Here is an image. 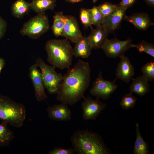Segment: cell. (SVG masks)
<instances>
[{"label": "cell", "mask_w": 154, "mask_h": 154, "mask_svg": "<svg viewBox=\"0 0 154 154\" xmlns=\"http://www.w3.org/2000/svg\"><path fill=\"white\" fill-rule=\"evenodd\" d=\"M57 94V100L72 105L83 98L91 80V69L88 63L80 59L68 69Z\"/></svg>", "instance_id": "6da1fadb"}, {"label": "cell", "mask_w": 154, "mask_h": 154, "mask_svg": "<svg viewBox=\"0 0 154 154\" xmlns=\"http://www.w3.org/2000/svg\"><path fill=\"white\" fill-rule=\"evenodd\" d=\"M70 141L75 152L78 154H110L112 151L102 137L88 130H79L71 136Z\"/></svg>", "instance_id": "7a4b0ae2"}, {"label": "cell", "mask_w": 154, "mask_h": 154, "mask_svg": "<svg viewBox=\"0 0 154 154\" xmlns=\"http://www.w3.org/2000/svg\"><path fill=\"white\" fill-rule=\"evenodd\" d=\"M47 61L55 68L70 69L73 56L72 48L67 39H51L45 45Z\"/></svg>", "instance_id": "3957f363"}, {"label": "cell", "mask_w": 154, "mask_h": 154, "mask_svg": "<svg viewBox=\"0 0 154 154\" xmlns=\"http://www.w3.org/2000/svg\"><path fill=\"white\" fill-rule=\"evenodd\" d=\"M26 117V110L22 104L17 103L0 94V119L12 126H23Z\"/></svg>", "instance_id": "277c9868"}, {"label": "cell", "mask_w": 154, "mask_h": 154, "mask_svg": "<svg viewBox=\"0 0 154 154\" xmlns=\"http://www.w3.org/2000/svg\"><path fill=\"white\" fill-rule=\"evenodd\" d=\"M36 63L40 69L45 89L51 94H57L60 88L63 76L56 71L54 66L46 64L40 58L37 60Z\"/></svg>", "instance_id": "5b68a950"}, {"label": "cell", "mask_w": 154, "mask_h": 154, "mask_svg": "<svg viewBox=\"0 0 154 154\" xmlns=\"http://www.w3.org/2000/svg\"><path fill=\"white\" fill-rule=\"evenodd\" d=\"M50 25L48 17L44 13H38L25 23L20 32L23 36L36 39L47 32Z\"/></svg>", "instance_id": "8992f818"}, {"label": "cell", "mask_w": 154, "mask_h": 154, "mask_svg": "<svg viewBox=\"0 0 154 154\" xmlns=\"http://www.w3.org/2000/svg\"><path fill=\"white\" fill-rule=\"evenodd\" d=\"M117 79L116 78L113 81L106 80L103 78L100 71L93 83L90 90V94L98 99L99 98L105 100L108 99L117 87L115 83Z\"/></svg>", "instance_id": "52a82bcc"}, {"label": "cell", "mask_w": 154, "mask_h": 154, "mask_svg": "<svg viewBox=\"0 0 154 154\" xmlns=\"http://www.w3.org/2000/svg\"><path fill=\"white\" fill-rule=\"evenodd\" d=\"M132 41L130 39L121 41L117 38L110 39L108 38L102 48L107 57L113 58L120 57L132 48L133 44Z\"/></svg>", "instance_id": "ba28073f"}, {"label": "cell", "mask_w": 154, "mask_h": 154, "mask_svg": "<svg viewBox=\"0 0 154 154\" xmlns=\"http://www.w3.org/2000/svg\"><path fill=\"white\" fill-rule=\"evenodd\" d=\"M38 67L36 63L31 66L29 75L34 88L35 97L38 101L41 102L46 100L48 96L45 90L41 72Z\"/></svg>", "instance_id": "9c48e42d"}, {"label": "cell", "mask_w": 154, "mask_h": 154, "mask_svg": "<svg viewBox=\"0 0 154 154\" xmlns=\"http://www.w3.org/2000/svg\"><path fill=\"white\" fill-rule=\"evenodd\" d=\"M84 101L82 103L83 109V117L84 120L96 119L101 112L106 106L98 99H92L90 97L83 98Z\"/></svg>", "instance_id": "30bf717a"}, {"label": "cell", "mask_w": 154, "mask_h": 154, "mask_svg": "<svg viewBox=\"0 0 154 154\" xmlns=\"http://www.w3.org/2000/svg\"><path fill=\"white\" fill-rule=\"evenodd\" d=\"M61 36L74 43L83 36L75 17L64 15V25Z\"/></svg>", "instance_id": "8fae6325"}, {"label": "cell", "mask_w": 154, "mask_h": 154, "mask_svg": "<svg viewBox=\"0 0 154 154\" xmlns=\"http://www.w3.org/2000/svg\"><path fill=\"white\" fill-rule=\"evenodd\" d=\"M118 4L113 12L105 17L102 24L109 33L113 32L118 28L126 15L125 12L127 9Z\"/></svg>", "instance_id": "7c38bea8"}, {"label": "cell", "mask_w": 154, "mask_h": 154, "mask_svg": "<svg viewBox=\"0 0 154 154\" xmlns=\"http://www.w3.org/2000/svg\"><path fill=\"white\" fill-rule=\"evenodd\" d=\"M120 57V60L116 69V79L128 83L135 74L134 68L128 57L124 55Z\"/></svg>", "instance_id": "4fadbf2b"}, {"label": "cell", "mask_w": 154, "mask_h": 154, "mask_svg": "<svg viewBox=\"0 0 154 154\" xmlns=\"http://www.w3.org/2000/svg\"><path fill=\"white\" fill-rule=\"evenodd\" d=\"M67 105L61 102L60 104L48 107L46 109L48 117L52 120L59 121L70 120L71 112Z\"/></svg>", "instance_id": "5bb4252c"}, {"label": "cell", "mask_w": 154, "mask_h": 154, "mask_svg": "<svg viewBox=\"0 0 154 154\" xmlns=\"http://www.w3.org/2000/svg\"><path fill=\"white\" fill-rule=\"evenodd\" d=\"M92 31L90 35L87 37L88 42L92 49L101 48L106 40L109 33L103 25L96 27L93 29L91 27Z\"/></svg>", "instance_id": "9a60e30c"}, {"label": "cell", "mask_w": 154, "mask_h": 154, "mask_svg": "<svg viewBox=\"0 0 154 154\" xmlns=\"http://www.w3.org/2000/svg\"><path fill=\"white\" fill-rule=\"evenodd\" d=\"M124 20L132 24L136 29L143 31L154 25L149 15L143 12L134 13L129 16L125 15Z\"/></svg>", "instance_id": "2e32d148"}, {"label": "cell", "mask_w": 154, "mask_h": 154, "mask_svg": "<svg viewBox=\"0 0 154 154\" xmlns=\"http://www.w3.org/2000/svg\"><path fill=\"white\" fill-rule=\"evenodd\" d=\"M132 81L129 87L130 92L134 93L140 96H145L150 91V84L147 80L143 76L135 78H132Z\"/></svg>", "instance_id": "e0dca14e"}, {"label": "cell", "mask_w": 154, "mask_h": 154, "mask_svg": "<svg viewBox=\"0 0 154 154\" xmlns=\"http://www.w3.org/2000/svg\"><path fill=\"white\" fill-rule=\"evenodd\" d=\"M75 43L72 48L73 56L76 57L88 58L91 54L92 48L88 42L87 37L83 36Z\"/></svg>", "instance_id": "ac0fdd59"}, {"label": "cell", "mask_w": 154, "mask_h": 154, "mask_svg": "<svg viewBox=\"0 0 154 154\" xmlns=\"http://www.w3.org/2000/svg\"><path fill=\"white\" fill-rule=\"evenodd\" d=\"M56 0H32L30 9L38 13H44L48 10H53L56 6Z\"/></svg>", "instance_id": "d6986e66"}, {"label": "cell", "mask_w": 154, "mask_h": 154, "mask_svg": "<svg viewBox=\"0 0 154 154\" xmlns=\"http://www.w3.org/2000/svg\"><path fill=\"white\" fill-rule=\"evenodd\" d=\"M135 126L136 137L133 149V153L134 154H149L148 144L145 141L141 135L138 123H136Z\"/></svg>", "instance_id": "ffe728a7"}, {"label": "cell", "mask_w": 154, "mask_h": 154, "mask_svg": "<svg viewBox=\"0 0 154 154\" xmlns=\"http://www.w3.org/2000/svg\"><path fill=\"white\" fill-rule=\"evenodd\" d=\"M30 9V3L25 0H16L11 7V12L15 17L20 18L28 13Z\"/></svg>", "instance_id": "44dd1931"}, {"label": "cell", "mask_w": 154, "mask_h": 154, "mask_svg": "<svg viewBox=\"0 0 154 154\" xmlns=\"http://www.w3.org/2000/svg\"><path fill=\"white\" fill-rule=\"evenodd\" d=\"M53 18L52 31L56 37L61 36L64 25V15L62 12H58L53 16Z\"/></svg>", "instance_id": "7402d4cb"}, {"label": "cell", "mask_w": 154, "mask_h": 154, "mask_svg": "<svg viewBox=\"0 0 154 154\" xmlns=\"http://www.w3.org/2000/svg\"><path fill=\"white\" fill-rule=\"evenodd\" d=\"M7 124L3 121L0 124V146L8 144L14 137L13 133L8 127Z\"/></svg>", "instance_id": "603a6c76"}, {"label": "cell", "mask_w": 154, "mask_h": 154, "mask_svg": "<svg viewBox=\"0 0 154 154\" xmlns=\"http://www.w3.org/2000/svg\"><path fill=\"white\" fill-rule=\"evenodd\" d=\"M80 17L82 24L85 27H92L93 20L90 9L81 8L80 12Z\"/></svg>", "instance_id": "cb8c5ba5"}, {"label": "cell", "mask_w": 154, "mask_h": 154, "mask_svg": "<svg viewBox=\"0 0 154 154\" xmlns=\"http://www.w3.org/2000/svg\"><path fill=\"white\" fill-rule=\"evenodd\" d=\"M132 94L130 92L125 94L122 98L120 105L123 109L128 110L135 107L137 98Z\"/></svg>", "instance_id": "d4e9b609"}, {"label": "cell", "mask_w": 154, "mask_h": 154, "mask_svg": "<svg viewBox=\"0 0 154 154\" xmlns=\"http://www.w3.org/2000/svg\"><path fill=\"white\" fill-rule=\"evenodd\" d=\"M133 47L137 48L139 52H144L154 57V45L152 43L148 42L143 40L137 44H133L132 48Z\"/></svg>", "instance_id": "484cf974"}, {"label": "cell", "mask_w": 154, "mask_h": 154, "mask_svg": "<svg viewBox=\"0 0 154 154\" xmlns=\"http://www.w3.org/2000/svg\"><path fill=\"white\" fill-rule=\"evenodd\" d=\"M141 70L143 76L148 82L154 80V62H149L145 64L142 67Z\"/></svg>", "instance_id": "4316f807"}, {"label": "cell", "mask_w": 154, "mask_h": 154, "mask_svg": "<svg viewBox=\"0 0 154 154\" xmlns=\"http://www.w3.org/2000/svg\"><path fill=\"white\" fill-rule=\"evenodd\" d=\"M118 5L106 2L97 6V7L101 15L105 17L113 12Z\"/></svg>", "instance_id": "83f0119b"}, {"label": "cell", "mask_w": 154, "mask_h": 154, "mask_svg": "<svg viewBox=\"0 0 154 154\" xmlns=\"http://www.w3.org/2000/svg\"><path fill=\"white\" fill-rule=\"evenodd\" d=\"M91 11L93 20V25L96 27L102 25L104 21L105 17L101 14L97 6H94L90 9Z\"/></svg>", "instance_id": "f1b7e54d"}, {"label": "cell", "mask_w": 154, "mask_h": 154, "mask_svg": "<svg viewBox=\"0 0 154 154\" xmlns=\"http://www.w3.org/2000/svg\"><path fill=\"white\" fill-rule=\"evenodd\" d=\"M75 151L72 148L64 149L60 147H56L50 151L49 154H74Z\"/></svg>", "instance_id": "f546056e"}, {"label": "cell", "mask_w": 154, "mask_h": 154, "mask_svg": "<svg viewBox=\"0 0 154 154\" xmlns=\"http://www.w3.org/2000/svg\"><path fill=\"white\" fill-rule=\"evenodd\" d=\"M7 27L6 21L0 16V40L4 36L6 32Z\"/></svg>", "instance_id": "4dcf8cb0"}, {"label": "cell", "mask_w": 154, "mask_h": 154, "mask_svg": "<svg viewBox=\"0 0 154 154\" xmlns=\"http://www.w3.org/2000/svg\"><path fill=\"white\" fill-rule=\"evenodd\" d=\"M136 1V0H122L119 5L120 6L127 9L132 6Z\"/></svg>", "instance_id": "1f68e13d"}, {"label": "cell", "mask_w": 154, "mask_h": 154, "mask_svg": "<svg viewBox=\"0 0 154 154\" xmlns=\"http://www.w3.org/2000/svg\"><path fill=\"white\" fill-rule=\"evenodd\" d=\"M5 64V60L2 57H0V73L2 69L4 68Z\"/></svg>", "instance_id": "d6a6232c"}, {"label": "cell", "mask_w": 154, "mask_h": 154, "mask_svg": "<svg viewBox=\"0 0 154 154\" xmlns=\"http://www.w3.org/2000/svg\"><path fill=\"white\" fill-rule=\"evenodd\" d=\"M147 4L153 7L154 5V0H145Z\"/></svg>", "instance_id": "836d02e7"}, {"label": "cell", "mask_w": 154, "mask_h": 154, "mask_svg": "<svg viewBox=\"0 0 154 154\" xmlns=\"http://www.w3.org/2000/svg\"><path fill=\"white\" fill-rule=\"evenodd\" d=\"M83 0H65L66 2L71 3H76L80 2Z\"/></svg>", "instance_id": "e575fe53"}, {"label": "cell", "mask_w": 154, "mask_h": 154, "mask_svg": "<svg viewBox=\"0 0 154 154\" xmlns=\"http://www.w3.org/2000/svg\"><path fill=\"white\" fill-rule=\"evenodd\" d=\"M98 0H92V2L93 3H96Z\"/></svg>", "instance_id": "d590c367"}]
</instances>
